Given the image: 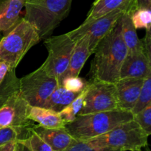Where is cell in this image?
I'll return each mask as SVG.
<instances>
[{
  "label": "cell",
  "instance_id": "obj_1",
  "mask_svg": "<svg viewBox=\"0 0 151 151\" xmlns=\"http://www.w3.org/2000/svg\"><path fill=\"white\" fill-rule=\"evenodd\" d=\"M122 39L120 19L113 29L99 42L91 62V81L116 83L119 80L121 66L128 55Z\"/></svg>",
  "mask_w": 151,
  "mask_h": 151
},
{
  "label": "cell",
  "instance_id": "obj_2",
  "mask_svg": "<svg viewBox=\"0 0 151 151\" xmlns=\"http://www.w3.org/2000/svg\"><path fill=\"white\" fill-rule=\"evenodd\" d=\"M132 119L134 115L131 111L119 109L77 116L75 120L66 124L65 129L75 139L86 141Z\"/></svg>",
  "mask_w": 151,
  "mask_h": 151
},
{
  "label": "cell",
  "instance_id": "obj_3",
  "mask_svg": "<svg viewBox=\"0 0 151 151\" xmlns=\"http://www.w3.org/2000/svg\"><path fill=\"white\" fill-rule=\"evenodd\" d=\"M72 0H26L24 19L36 29L41 40L50 36L67 16Z\"/></svg>",
  "mask_w": 151,
  "mask_h": 151
},
{
  "label": "cell",
  "instance_id": "obj_4",
  "mask_svg": "<svg viewBox=\"0 0 151 151\" xmlns=\"http://www.w3.org/2000/svg\"><path fill=\"white\" fill-rule=\"evenodd\" d=\"M41 41L35 27L24 18L0 40V61H4L15 70L27 52Z\"/></svg>",
  "mask_w": 151,
  "mask_h": 151
},
{
  "label": "cell",
  "instance_id": "obj_5",
  "mask_svg": "<svg viewBox=\"0 0 151 151\" xmlns=\"http://www.w3.org/2000/svg\"><path fill=\"white\" fill-rule=\"evenodd\" d=\"M148 137L147 133L132 119L103 135L86 142L100 148L117 151H134L147 147Z\"/></svg>",
  "mask_w": 151,
  "mask_h": 151
},
{
  "label": "cell",
  "instance_id": "obj_6",
  "mask_svg": "<svg viewBox=\"0 0 151 151\" xmlns=\"http://www.w3.org/2000/svg\"><path fill=\"white\" fill-rule=\"evenodd\" d=\"M75 44L68 32L44 39L48 56L41 66L47 74L58 80V82L67 69Z\"/></svg>",
  "mask_w": 151,
  "mask_h": 151
},
{
  "label": "cell",
  "instance_id": "obj_7",
  "mask_svg": "<svg viewBox=\"0 0 151 151\" xmlns=\"http://www.w3.org/2000/svg\"><path fill=\"white\" fill-rule=\"evenodd\" d=\"M58 84V80L40 66L19 80V90L29 106H42Z\"/></svg>",
  "mask_w": 151,
  "mask_h": 151
},
{
  "label": "cell",
  "instance_id": "obj_8",
  "mask_svg": "<svg viewBox=\"0 0 151 151\" xmlns=\"http://www.w3.org/2000/svg\"><path fill=\"white\" fill-rule=\"evenodd\" d=\"M119 109L115 83L91 81L88 83L82 109L77 116Z\"/></svg>",
  "mask_w": 151,
  "mask_h": 151
},
{
  "label": "cell",
  "instance_id": "obj_9",
  "mask_svg": "<svg viewBox=\"0 0 151 151\" xmlns=\"http://www.w3.org/2000/svg\"><path fill=\"white\" fill-rule=\"evenodd\" d=\"M125 13H132L133 12L125 8L116 9L94 20L84 22L81 26L68 34L75 41L83 35H86L89 41L90 52L92 55L99 42L114 28Z\"/></svg>",
  "mask_w": 151,
  "mask_h": 151
},
{
  "label": "cell",
  "instance_id": "obj_10",
  "mask_svg": "<svg viewBox=\"0 0 151 151\" xmlns=\"http://www.w3.org/2000/svg\"><path fill=\"white\" fill-rule=\"evenodd\" d=\"M29 107L19 88L14 90L0 106V129L6 127L32 128L35 125L27 118Z\"/></svg>",
  "mask_w": 151,
  "mask_h": 151
},
{
  "label": "cell",
  "instance_id": "obj_11",
  "mask_svg": "<svg viewBox=\"0 0 151 151\" xmlns=\"http://www.w3.org/2000/svg\"><path fill=\"white\" fill-rule=\"evenodd\" d=\"M151 74V59L145 52L128 54L121 66L119 79L145 78Z\"/></svg>",
  "mask_w": 151,
  "mask_h": 151
},
{
  "label": "cell",
  "instance_id": "obj_12",
  "mask_svg": "<svg viewBox=\"0 0 151 151\" xmlns=\"http://www.w3.org/2000/svg\"><path fill=\"white\" fill-rule=\"evenodd\" d=\"M143 81L142 78H124L115 83L119 109L131 111L138 100Z\"/></svg>",
  "mask_w": 151,
  "mask_h": 151
},
{
  "label": "cell",
  "instance_id": "obj_13",
  "mask_svg": "<svg viewBox=\"0 0 151 151\" xmlns=\"http://www.w3.org/2000/svg\"><path fill=\"white\" fill-rule=\"evenodd\" d=\"M91 55L88 37L84 35L75 41L68 67L59 79V83L66 77L79 76L80 72Z\"/></svg>",
  "mask_w": 151,
  "mask_h": 151
},
{
  "label": "cell",
  "instance_id": "obj_14",
  "mask_svg": "<svg viewBox=\"0 0 151 151\" xmlns=\"http://www.w3.org/2000/svg\"><path fill=\"white\" fill-rule=\"evenodd\" d=\"M32 130L54 151L64 150L76 141L65 128H46L35 125Z\"/></svg>",
  "mask_w": 151,
  "mask_h": 151
},
{
  "label": "cell",
  "instance_id": "obj_15",
  "mask_svg": "<svg viewBox=\"0 0 151 151\" xmlns=\"http://www.w3.org/2000/svg\"><path fill=\"white\" fill-rule=\"evenodd\" d=\"M26 0H0V32H8L20 19Z\"/></svg>",
  "mask_w": 151,
  "mask_h": 151
},
{
  "label": "cell",
  "instance_id": "obj_16",
  "mask_svg": "<svg viewBox=\"0 0 151 151\" xmlns=\"http://www.w3.org/2000/svg\"><path fill=\"white\" fill-rule=\"evenodd\" d=\"M27 118L46 128H65L66 125L58 112L42 106H29Z\"/></svg>",
  "mask_w": 151,
  "mask_h": 151
},
{
  "label": "cell",
  "instance_id": "obj_17",
  "mask_svg": "<svg viewBox=\"0 0 151 151\" xmlns=\"http://www.w3.org/2000/svg\"><path fill=\"white\" fill-rule=\"evenodd\" d=\"M119 8H125L134 12L137 10V0H99L93 3L84 22L94 20Z\"/></svg>",
  "mask_w": 151,
  "mask_h": 151
},
{
  "label": "cell",
  "instance_id": "obj_18",
  "mask_svg": "<svg viewBox=\"0 0 151 151\" xmlns=\"http://www.w3.org/2000/svg\"><path fill=\"white\" fill-rule=\"evenodd\" d=\"M131 13H125L120 18L122 39L128 49V54L145 52L142 41L138 38L137 29L131 19Z\"/></svg>",
  "mask_w": 151,
  "mask_h": 151
},
{
  "label": "cell",
  "instance_id": "obj_19",
  "mask_svg": "<svg viewBox=\"0 0 151 151\" xmlns=\"http://www.w3.org/2000/svg\"><path fill=\"white\" fill-rule=\"evenodd\" d=\"M79 94L68 91L63 88L61 83H59L43 104L42 107L59 112L68 106Z\"/></svg>",
  "mask_w": 151,
  "mask_h": 151
},
{
  "label": "cell",
  "instance_id": "obj_20",
  "mask_svg": "<svg viewBox=\"0 0 151 151\" xmlns=\"http://www.w3.org/2000/svg\"><path fill=\"white\" fill-rule=\"evenodd\" d=\"M89 83V82H88ZM88 84L76 97L74 99L68 106H66L64 109H62L60 111H59L60 117L66 122V123H69L75 120L77 115L80 112V111L82 109L84 99L86 95L87 90H88Z\"/></svg>",
  "mask_w": 151,
  "mask_h": 151
},
{
  "label": "cell",
  "instance_id": "obj_21",
  "mask_svg": "<svg viewBox=\"0 0 151 151\" xmlns=\"http://www.w3.org/2000/svg\"><path fill=\"white\" fill-rule=\"evenodd\" d=\"M32 128H22L6 127V128H1L0 129V147L11 142H17L18 140L25 139L29 135Z\"/></svg>",
  "mask_w": 151,
  "mask_h": 151
},
{
  "label": "cell",
  "instance_id": "obj_22",
  "mask_svg": "<svg viewBox=\"0 0 151 151\" xmlns=\"http://www.w3.org/2000/svg\"><path fill=\"white\" fill-rule=\"evenodd\" d=\"M151 105V74L144 78L141 91L135 106L131 110L133 115Z\"/></svg>",
  "mask_w": 151,
  "mask_h": 151
},
{
  "label": "cell",
  "instance_id": "obj_23",
  "mask_svg": "<svg viewBox=\"0 0 151 151\" xmlns=\"http://www.w3.org/2000/svg\"><path fill=\"white\" fill-rule=\"evenodd\" d=\"M17 142L24 145L30 151H54L33 130H32L27 137L23 139L18 140Z\"/></svg>",
  "mask_w": 151,
  "mask_h": 151
},
{
  "label": "cell",
  "instance_id": "obj_24",
  "mask_svg": "<svg viewBox=\"0 0 151 151\" xmlns=\"http://www.w3.org/2000/svg\"><path fill=\"white\" fill-rule=\"evenodd\" d=\"M131 19L136 29H150L151 28V9H137L131 14Z\"/></svg>",
  "mask_w": 151,
  "mask_h": 151
},
{
  "label": "cell",
  "instance_id": "obj_25",
  "mask_svg": "<svg viewBox=\"0 0 151 151\" xmlns=\"http://www.w3.org/2000/svg\"><path fill=\"white\" fill-rule=\"evenodd\" d=\"M19 88V79L16 78L15 70H10L7 74L2 85L0 86V106L7 100L14 90Z\"/></svg>",
  "mask_w": 151,
  "mask_h": 151
},
{
  "label": "cell",
  "instance_id": "obj_26",
  "mask_svg": "<svg viewBox=\"0 0 151 151\" xmlns=\"http://www.w3.org/2000/svg\"><path fill=\"white\" fill-rule=\"evenodd\" d=\"M60 83L68 91L79 94L88 86V82L79 76H70L63 78Z\"/></svg>",
  "mask_w": 151,
  "mask_h": 151
},
{
  "label": "cell",
  "instance_id": "obj_27",
  "mask_svg": "<svg viewBox=\"0 0 151 151\" xmlns=\"http://www.w3.org/2000/svg\"><path fill=\"white\" fill-rule=\"evenodd\" d=\"M134 120L145 131L147 135L151 134V105L134 114Z\"/></svg>",
  "mask_w": 151,
  "mask_h": 151
},
{
  "label": "cell",
  "instance_id": "obj_28",
  "mask_svg": "<svg viewBox=\"0 0 151 151\" xmlns=\"http://www.w3.org/2000/svg\"><path fill=\"white\" fill-rule=\"evenodd\" d=\"M63 151H117L109 150L106 148H100V147H94V146L91 145L86 141H79L77 140L71 145L69 147L65 149Z\"/></svg>",
  "mask_w": 151,
  "mask_h": 151
},
{
  "label": "cell",
  "instance_id": "obj_29",
  "mask_svg": "<svg viewBox=\"0 0 151 151\" xmlns=\"http://www.w3.org/2000/svg\"><path fill=\"white\" fill-rule=\"evenodd\" d=\"M142 43L145 53L148 58L151 59V29L146 30V35Z\"/></svg>",
  "mask_w": 151,
  "mask_h": 151
},
{
  "label": "cell",
  "instance_id": "obj_30",
  "mask_svg": "<svg viewBox=\"0 0 151 151\" xmlns=\"http://www.w3.org/2000/svg\"><path fill=\"white\" fill-rule=\"evenodd\" d=\"M10 70H13V69H11L8 63L4 61H0V86L2 85L7 74Z\"/></svg>",
  "mask_w": 151,
  "mask_h": 151
},
{
  "label": "cell",
  "instance_id": "obj_31",
  "mask_svg": "<svg viewBox=\"0 0 151 151\" xmlns=\"http://www.w3.org/2000/svg\"><path fill=\"white\" fill-rule=\"evenodd\" d=\"M151 9V0H137V9Z\"/></svg>",
  "mask_w": 151,
  "mask_h": 151
},
{
  "label": "cell",
  "instance_id": "obj_32",
  "mask_svg": "<svg viewBox=\"0 0 151 151\" xmlns=\"http://www.w3.org/2000/svg\"><path fill=\"white\" fill-rule=\"evenodd\" d=\"M16 142H11L0 147V151H14Z\"/></svg>",
  "mask_w": 151,
  "mask_h": 151
},
{
  "label": "cell",
  "instance_id": "obj_33",
  "mask_svg": "<svg viewBox=\"0 0 151 151\" xmlns=\"http://www.w3.org/2000/svg\"><path fill=\"white\" fill-rule=\"evenodd\" d=\"M15 151H30V150H29L27 147H25L24 145H22V144H21V143L16 142Z\"/></svg>",
  "mask_w": 151,
  "mask_h": 151
},
{
  "label": "cell",
  "instance_id": "obj_34",
  "mask_svg": "<svg viewBox=\"0 0 151 151\" xmlns=\"http://www.w3.org/2000/svg\"><path fill=\"white\" fill-rule=\"evenodd\" d=\"M134 151H142V149H139V150H134Z\"/></svg>",
  "mask_w": 151,
  "mask_h": 151
},
{
  "label": "cell",
  "instance_id": "obj_35",
  "mask_svg": "<svg viewBox=\"0 0 151 151\" xmlns=\"http://www.w3.org/2000/svg\"><path fill=\"white\" fill-rule=\"evenodd\" d=\"M99 1V0H95V1H94V2H95V1Z\"/></svg>",
  "mask_w": 151,
  "mask_h": 151
},
{
  "label": "cell",
  "instance_id": "obj_36",
  "mask_svg": "<svg viewBox=\"0 0 151 151\" xmlns=\"http://www.w3.org/2000/svg\"><path fill=\"white\" fill-rule=\"evenodd\" d=\"M15 148H16V147H15ZM14 151H15V150H14Z\"/></svg>",
  "mask_w": 151,
  "mask_h": 151
}]
</instances>
